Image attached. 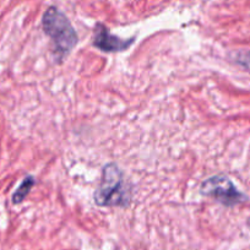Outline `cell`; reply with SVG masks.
<instances>
[{
	"label": "cell",
	"mask_w": 250,
	"mask_h": 250,
	"mask_svg": "<svg viewBox=\"0 0 250 250\" xmlns=\"http://www.w3.org/2000/svg\"><path fill=\"white\" fill-rule=\"evenodd\" d=\"M42 27L52 41L55 59L62 62L78 44L79 38L75 28L70 20L55 6H50L43 14Z\"/></svg>",
	"instance_id": "cell-1"
},
{
	"label": "cell",
	"mask_w": 250,
	"mask_h": 250,
	"mask_svg": "<svg viewBox=\"0 0 250 250\" xmlns=\"http://www.w3.org/2000/svg\"><path fill=\"white\" fill-rule=\"evenodd\" d=\"M200 193L204 196H210L221 205L233 208L248 201V198L238 190L234 183L226 175H213L201 183Z\"/></svg>",
	"instance_id": "cell-3"
},
{
	"label": "cell",
	"mask_w": 250,
	"mask_h": 250,
	"mask_svg": "<svg viewBox=\"0 0 250 250\" xmlns=\"http://www.w3.org/2000/svg\"><path fill=\"white\" fill-rule=\"evenodd\" d=\"M135 42V38H129V40H123L118 36L112 35L107 27L102 23H97L93 31L92 44L97 49L102 50L104 53H119L128 49L133 43Z\"/></svg>",
	"instance_id": "cell-4"
},
{
	"label": "cell",
	"mask_w": 250,
	"mask_h": 250,
	"mask_svg": "<svg viewBox=\"0 0 250 250\" xmlns=\"http://www.w3.org/2000/svg\"><path fill=\"white\" fill-rule=\"evenodd\" d=\"M96 205L107 208H125L131 201L130 188L125 182L122 169L115 163L103 167L102 179L93 195Z\"/></svg>",
	"instance_id": "cell-2"
},
{
	"label": "cell",
	"mask_w": 250,
	"mask_h": 250,
	"mask_svg": "<svg viewBox=\"0 0 250 250\" xmlns=\"http://www.w3.org/2000/svg\"><path fill=\"white\" fill-rule=\"evenodd\" d=\"M35 183H36V179L35 177H32V175H27V177L21 182V184L19 185V188L16 189L15 193H14L13 195V203L15 204V205L21 204L23 200H25L26 196L30 194L31 189L33 188Z\"/></svg>",
	"instance_id": "cell-5"
},
{
	"label": "cell",
	"mask_w": 250,
	"mask_h": 250,
	"mask_svg": "<svg viewBox=\"0 0 250 250\" xmlns=\"http://www.w3.org/2000/svg\"><path fill=\"white\" fill-rule=\"evenodd\" d=\"M233 60L237 62L238 65L245 69L248 73H250V50H240V52L234 53Z\"/></svg>",
	"instance_id": "cell-6"
}]
</instances>
